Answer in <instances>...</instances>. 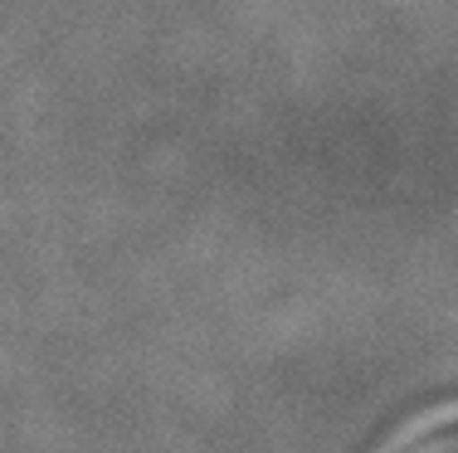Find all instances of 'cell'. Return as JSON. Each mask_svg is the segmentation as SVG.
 Returning <instances> with one entry per match:
<instances>
[{
	"mask_svg": "<svg viewBox=\"0 0 458 453\" xmlns=\"http://www.w3.org/2000/svg\"><path fill=\"white\" fill-rule=\"evenodd\" d=\"M420 453H458V429H454V434H439V439H429V444H424Z\"/></svg>",
	"mask_w": 458,
	"mask_h": 453,
	"instance_id": "cell-1",
	"label": "cell"
}]
</instances>
